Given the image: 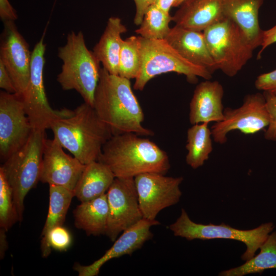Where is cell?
Masks as SVG:
<instances>
[{"label": "cell", "instance_id": "7402d4cb", "mask_svg": "<svg viewBox=\"0 0 276 276\" xmlns=\"http://www.w3.org/2000/svg\"><path fill=\"white\" fill-rule=\"evenodd\" d=\"M116 177L105 164L94 161L86 165L73 191L81 202L99 197L107 193Z\"/></svg>", "mask_w": 276, "mask_h": 276}, {"label": "cell", "instance_id": "52a82bcc", "mask_svg": "<svg viewBox=\"0 0 276 276\" xmlns=\"http://www.w3.org/2000/svg\"><path fill=\"white\" fill-rule=\"evenodd\" d=\"M203 33L217 70L228 77L242 70L256 49L241 28L226 17Z\"/></svg>", "mask_w": 276, "mask_h": 276}, {"label": "cell", "instance_id": "f1b7e54d", "mask_svg": "<svg viewBox=\"0 0 276 276\" xmlns=\"http://www.w3.org/2000/svg\"><path fill=\"white\" fill-rule=\"evenodd\" d=\"M19 221L13 200L12 190L3 171L0 169V226L8 231Z\"/></svg>", "mask_w": 276, "mask_h": 276}, {"label": "cell", "instance_id": "484cf974", "mask_svg": "<svg viewBox=\"0 0 276 276\" xmlns=\"http://www.w3.org/2000/svg\"><path fill=\"white\" fill-rule=\"evenodd\" d=\"M208 123L193 125L187 131V164L196 169L201 167L213 151L211 130Z\"/></svg>", "mask_w": 276, "mask_h": 276}, {"label": "cell", "instance_id": "603a6c76", "mask_svg": "<svg viewBox=\"0 0 276 276\" xmlns=\"http://www.w3.org/2000/svg\"><path fill=\"white\" fill-rule=\"evenodd\" d=\"M108 204L106 193L94 199L82 202L74 210L75 226L87 235L105 234Z\"/></svg>", "mask_w": 276, "mask_h": 276}, {"label": "cell", "instance_id": "ffe728a7", "mask_svg": "<svg viewBox=\"0 0 276 276\" xmlns=\"http://www.w3.org/2000/svg\"><path fill=\"white\" fill-rule=\"evenodd\" d=\"M264 0H222L225 17L235 22L255 49L261 47L263 31L259 25V12Z\"/></svg>", "mask_w": 276, "mask_h": 276}, {"label": "cell", "instance_id": "1f68e13d", "mask_svg": "<svg viewBox=\"0 0 276 276\" xmlns=\"http://www.w3.org/2000/svg\"><path fill=\"white\" fill-rule=\"evenodd\" d=\"M255 85L258 90L276 95V70L258 76Z\"/></svg>", "mask_w": 276, "mask_h": 276}, {"label": "cell", "instance_id": "7c38bea8", "mask_svg": "<svg viewBox=\"0 0 276 276\" xmlns=\"http://www.w3.org/2000/svg\"><path fill=\"white\" fill-rule=\"evenodd\" d=\"M33 128L21 95L0 93V156L5 162L28 141Z\"/></svg>", "mask_w": 276, "mask_h": 276}, {"label": "cell", "instance_id": "ac0fdd59", "mask_svg": "<svg viewBox=\"0 0 276 276\" xmlns=\"http://www.w3.org/2000/svg\"><path fill=\"white\" fill-rule=\"evenodd\" d=\"M165 40L190 62L206 68L212 74L217 70L203 32L175 25Z\"/></svg>", "mask_w": 276, "mask_h": 276}, {"label": "cell", "instance_id": "74e56055", "mask_svg": "<svg viewBox=\"0 0 276 276\" xmlns=\"http://www.w3.org/2000/svg\"><path fill=\"white\" fill-rule=\"evenodd\" d=\"M7 231L4 229L1 228L0 229V255L1 258H3L5 252L7 249L8 244L7 241L6 235L5 233Z\"/></svg>", "mask_w": 276, "mask_h": 276}, {"label": "cell", "instance_id": "83f0119b", "mask_svg": "<svg viewBox=\"0 0 276 276\" xmlns=\"http://www.w3.org/2000/svg\"><path fill=\"white\" fill-rule=\"evenodd\" d=\"M141 64L139 36H131L123 40L119 54L118 75L129 80L135 79Z\"/></svg>", "mask_w": 276, "mask_h": 276}, {"label": "cell", "instance_id": "4316f807", "mask_svg": "<svg viewBox=\"0 0 276 276\" xmlns=\"http://www.w3.org/2000/svg\"><path fill=\"white\" fill-rule=\"evenodd\" d=\"M172 16L159 9L154 3L146 10L140 27L135 32L149 39H165L171 28Z\"/></svg>", "mask_w": 276, "mask_h": 276}, {"label": "cell", "instance_id": "8992f818", "mask_svg": "<svg viewBox=\"0 0 276 276\" xmlns=\"http://www.w3.org/2000/svg\"><path fill=\"white\" fill-rule=\"evenodd\" d=\"M141 64L133 88L142 90L151 79L162 74L174 72L185 75L191 83L200 77L210 80L212 74L179 54L165 39H149L139 36Z\"/></svg>", "mask_w": 276, "mask_h": 276}, {"label": "cell", "instance_id": "f35d334b", "mask_svg": "<svg viewBox=\"0 0 276 276\" xmlns=\"http://www.w3.org/2000/svg\"><path fill=\"white\" fill-rule=\"evenodd\" d=\"M185 0H176L173 7H177L179 6Z\"/></svg>", "mask_w": 276, "mask_h": 276}, {"label": "cell", "instance_id": "9c48e42d", "mask_svg": "<svg viewBox=\"0 0 276 276\" xmlns=\"http://www.w3.org/2000/svg\"><path fill=\"white\" fill-rule=\"evenodd\" d=\"M45 32L32 52L29 80L21 95L26 113L33 129L44 130L50 128L54 120L70 116L73 113V110L66 108L55 110L48 102L43 81Z\"/></svg>", "mask_w": 276, "mask_h": 276}, {"label": "cell", "instance_id": "6da1fadb", "mask_svg": "<svg viewBox=\"0 0 276 276\" xmlns=\"http://www.w3.org/2000/svg\"><path fill=\"white\" fill-rule=\"evenodd\" d=\"M94 108L112 135L124 133L154 135L142 125L144 112L132 91L130 80L111 75L103 67L95 93Z\"/></svg>", "mask_w": 276, "mask_h": 276}, {"label": "cell", "instance_id": "836d02e7", "mask_svg": "<svg viewBox=\"0 0 276 276\" xmlns=\"http://www.w3.org/2000/svg\"><path fill=\"white\" fill-rule=\"evenodd\" d=\"M0 17L4 22L17 19L16 11L8 0H0Z\"/></svg>", "mask_w": 276, "mask_h": 276}, {"label": "cell", "instance_id": "8fae6325", "mask_svg": "<svg viewBox=\"0 0 276 276\" xmlns=\"http://www.w3.org/2000/svg\"><path fill=\"white\" fill-rule=\"evenodd\" d=\"M106 194L109 211L105 235L114 242L143 216L134 178L116 177Z\"/></svg>", "mask_w": 276, "mask_h": 276}, {"label": "cell", "instance_id": "cb8c5ba5", "mask_svg": "<svg viewBox=\"0 0 276 276\" xmlns=\"http://www.w3.org/2000/svg\"><path fill=\"white\" fill-rule=\"evenodd\" d=\"M49 195L48 213L41 235V250L43 258H47L52 250L47 243L49 232L64 223L72 200L75 196L73 191L54 185H49Z\"/></svg>", "mask_w": 276, "mask_h": 276}, {"label": "cell", "instance_id": "5b68a950", "mask_svg": "<svg viewBox=\"0 0 276 276\" xmlns=\"http://www.w3.org/2000/svg\"><path fill=\"white\" fill-rule=\"evenodd\" d=\"M45 139V130L33 129L27 142L0 168L12 189L20 222L23 219L25 198L40 181Z\"/></svg>", "mask_w": 276, "mask_h": 276}, {"label": "cell", "instance_id": "ba28073f", "mask_svg": "<svg viewBox=\"0 0 276 276\" xmlns=\"http://www.w3.org/2000/svg\"><path fill=\"white\" fill-rule=\"evenodd\" d=\"M274 227L273 223L270 222L247 230L234 228L224 223L220 224L197 223L190 218L184 209H181L180 215L176 221L169 226L175 236L184 238L188 241L224 239L242 242L246 246V250L241 256L244 261L255 255Z\"/></svg>", "mask_w": 276, "mask_h": 276}, {"label": "cell", "instance_id": "30bf717a", "mask_svg": "<svg viewBox=\"0 0 276 276\" xmlns=\"http://www.w3.org/2000/svg\"><path fill=\"white\" fill-rule=\"evenodd\" d=\"M223 120L215 123L211 127L215 142L223 144L227 134L239 130L245 134H254L267 127L269 116L264 96L260 93L246 95L242 105L237 108L224 109Z\"/></svg>", "mask_w": 276, "mask_h": 276}, {"label": "cell", "instance_id": "d4e9b609", "mask_svg": "<svg viewBox=\"0 0 276 276\" xmlns=\"http://www.w3.org/2000/svg\"><path fill=\"white\" fill-rule=\"evenodd\" d=\"M260 252L236 267L223 270L220 276H244L262 273L264 270L276 268V230L271 232L261 245Z\"/></svg>", "mask_w": 276, "mask_h": 276}, {"label": "cell", "instance_id": "e575fe53", "mask_svg": "<svg viewBox=\"0 0 276 276\" xmlns=\"http://www.w3.org/2000/svg\"><path fill=\"white\" fill-rule=\"evenodd\" d=\"M155 0H134L136 12L134 18V23L136 25H140L144 14L147 8L152 4Z\"/></svg>", "mask_w": 276, "mask_h": 276}, {"label": "cell", "instance_id": "d590c367", "mask_svg": "<svg viewBox=\"0 0 276 276\" xmlns=\"http://www.w3.org/2000/svg\"><path fill=\"white\" fill-rule=\"evenodd\" d=\"M276 42V25L270 29L263 31L261 49L258 54V58L261 57L263 52L269 45Z\"/></svg>", "mask_w": 276, "mask_h": 276}, {"label": "cell", "instance_id": "9a60e30c", "mask_svg": "<svg viewBox=\"0 0 276 276\" xmlns=\"http://www.w3.org/2000/svg\"><path fill=\"white\" fill-rule=\"evenodd\" d=\"M86 165L66 153L53 138L45 139L40 181L74 191Z\"/></svg>", "mask_w": 276, "mask_h": 276}, {"label": "cell", "instance_id": "f546056e", "mask_svg": "<svg viewBox=\"0 0 276 276\" xmlns=\"http://www.w3.org/2000/svg\"><path fill=\"white\" fill-rule=\"evenodd\" d=\"M47 243L50 249L59 251L66 250L72 243L70 233L62 225L57 226L52 228L47 237Z\"/></svg>", "mask_w": 276, "mask_h": 276}, {"label": "cell", "instance_id": "8d00e7d4", "mask_svg": "<svg viewBox=\"0 0 276 276\" xmlns=\"http://www.w3.org/2000/svg\"><path fill=\"white\" fill-rule=\"evenodd\" d=\"M176 0H155L153 3L159 9L167 14H170V10Z\"/></svg>", "mask_w": 276, "mask_h": 276}, {"label": "cell", "instance_id": "d6986e66", "mask_svg": "<svg viewBox=\"0 0 276 276\" xmlns=\"http://www.w3.org/2000/svg\"><path fill=\"white\" fill-rule=\"evenodd\" d=\"M172 16L175 25L203 32L224 16L222 0H185Z\"/></svg>", "mask_w": 276, "mask_h": 276}, {"label": "cell", "instance_id": "4fadbf2b", "mask_svg": "<svg viewBox=\"0 0 276 276\" xmlns=\"http://www.w3.org/2000/svg\"><path fill=\"white\" fill-rule=\"evenodd\" d=\"M143 218L154 220L163 209L177 203L182 195V177H169L157 173H145L134 178Z\"/></svg>", "mask_w": 276, "mask_h": 276}, {"label": "cell", "instance_id": "e0dca14e", "mask_svg": "<svg viewBox=\"0 0 276 276\" xmlns=\"http://www.w3.org/2000/svg\"><path fill=\"white\" fill-rule=\"evenodd\" d=\"M224 90L217 81L205 80L198 84L190 103L189 121L192 125L223 119Z\"/></svg>", "mask_w": 276, "mask_h": 276}, {"label": "cell", "instance_id": "d6a6232c", "mask_svg": "<svg viewBox=\"0 0 276 276\" xmlns=\"http://www.w3.org/2000/svg\"><path fill=\"white\" fill-rule=\"evenodd\" d=\"M0 87L6 92L11 94L16 93L13 80L1 61H0Z\"/></svg>", "mask_w": 276, "mask_h": 276}, {"label": "cell", "instance_id": "277c9868", "mask_svg": "<svg viewBox=\"0 0 276 276\" xmlns=\"http://www.w3.org/2000/svg\"><path fill=\"white\" fill-rule=\"evenodd\" d=\"M58 56L62 65L57 80L62 89L76 90L84 102L94 107L101 68L93 52L87 48L81 31L67 34L66 43L58 48Z\"/></svg>", "mask_w": 276, "mask_h": 276}, {"label": "cell", "instance_id": "44dd1931", "mask_svg": "<svg viewBox=\"0 0 276 276\" xmlns=\"http://www.w3.org/2000/svg\"><path fill=\"white\" fill-rule=\"evenodd\" d=\"M127 31L121 19L111 17L93 53L99 61L109 74L118 75L119 54L123 40L121 35Z\"/></svg>", "mask_w": 276, "mask_h": 276}, {"label": "cell", "instance_id": "5bb4252c", "mask_svg": "<svg viewBox=\"0 0 276 276\" xmlns=\"http://www.w3.org/2000/svg\"><path fill=\"white\" fill-rule=\"evenodd\" d=\"M4 22L1 38L0 61L10 75L16 93L21 95L29 80L32 52L14 22Z\"/></svg>", "mask_w": 276, "mask_h": 276}, {"label": "cell", "instance_id": "3957f363", "mask_svg": "<svg viewBox=\"0 0 276 276\" xmlns=\"http://www.w3.org/2000/svg\"><path fill=\"white\" fill-rule=\"evenodd\" d=\"M50 129L62 147L84 165L98 161L103 146L112 136L94 107L85 102L72 115L54 120Z\"/></svg>", "mask_w": 276, "mask_h": 276}, {"label": "cell", "instance_id": "7a4b0ae2", "mask_svg": "<svg viewBox=\"0 0 276 276\" xmlns=\"http://www.w3.org/2000/svg\"><path fill=\"white\" fill-rule=\"evenodd\" d=\"M98 161L116 177L134 178L145 173L166 175L170 168L167 153L154 142L133 133L113 135L104 144Z\"/></svg>", "mask_w": 276, "mask_h": 276}, {"label": "cell", "instance_id": "4dcf8cb0", "mask_svg": "<svg viewBox=\"0 0 276 276\" xmlns=\"http://www.w3.org/2000/svg\"><path fill=\"white\" fill-rule=\"evenodd\" d=\"M263 95L269 120L264 137L269 141H276V95L266 92Z\"/></svg>", "mask_w": 276, "mask_h": 276}, {"label": "cell", "instance_id": "2e32d148", "mask_svg": "<svg viewBox=\"0 0 276 276\" xmlns=\"http://www.w3.org/2000/svg\"><path fill=\"white\" fill-rule=\"evenodd\" d=\"M159 224L156 220L143 218L140 221L124 231L114 241L113 245L99 259L88 265L75 263L74 269L79 276H96L99 273L101 267L107 261L126 255H131L141 248L144 244L151 239L150 231L153 225Z\"/></svg>", "mask_w": 276, "mask_h": 276}]
</instances>
